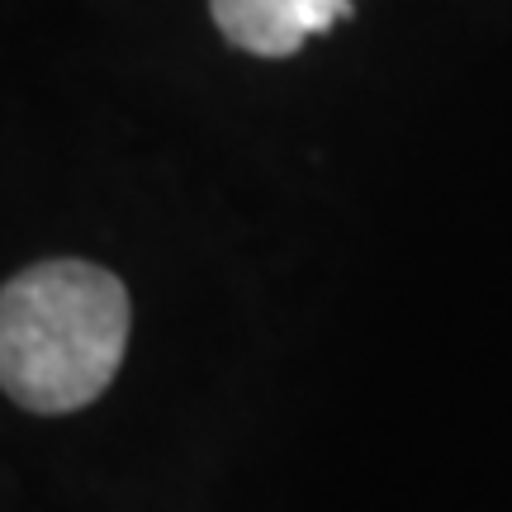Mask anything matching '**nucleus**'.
<instances>
[{"label":"nucleus","mask_w":512,"mask_h":512,"mask_svg":"<svg viewBox=\"0 0 512 512\" xmlns=\"http://www.w3.org/2000/svg\"><path fill=\"white\" fill-rule=\"evenodd\" d=\"M128 290L91 261H43L0 290V389L29 413H76L124 366Z\"/></svg>","instance_id":"1"},{"label":"nucleus","mask_w":512,"mask_h":512,"mask_svg":"<svg viewBox=\"0 0 512 512\" xmlns=\"http://www.w3.org/2000/svg\"><path fill=\"white\" fill-rule=\"evenodd\" d=\"M223 38L252 57H294L309 38L356 15V0H209Z\"/></svg>","instance_id":"2"}]
</instances>
